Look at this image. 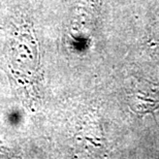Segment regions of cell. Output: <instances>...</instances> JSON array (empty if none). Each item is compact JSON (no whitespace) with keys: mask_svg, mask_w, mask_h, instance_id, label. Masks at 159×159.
Masks as SVG:
<instances>
[{"mask_svg":"<svg viewBox=\"0 0 159 159\" xmlns=\"http://www.w3.org/2000/svg\"><path fill=\"white\" fill-rule=\"evenodd\" d=\"M130 104L134 112L143 115L159 109V85L146 81L139 82L133 88Z\"/></svg>","mask_w":159,"mask_h":159,"instance_id":"cell-1","label":"cell"}]
</instances>
